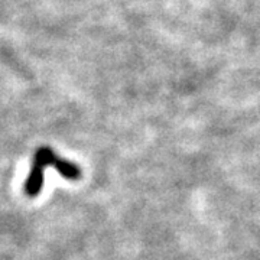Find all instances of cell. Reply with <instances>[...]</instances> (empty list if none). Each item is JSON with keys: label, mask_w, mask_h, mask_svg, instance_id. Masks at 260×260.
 Listing matches in <instances>:
<instances>
[{"label": "cell", "mask_w": 260, "mask_h": 260, "mask_svg": "<svg viewBox=\"0 0 260 260\" xmlns=\"http://www.w3.org/2000/svg\"><path fill=\"white\" fill-rule=\"evenodd\" d=\"M45 167H54L67 179H78L81 177V171L77 165H73L70 162H65L62 159H59L51 149H39L35 155V162H34L30 175H29L26 185H25V191L30 197L38 195L39 191L42 189Z\"/></svg>", "instance_id": "cell-1"}]
</instances>
